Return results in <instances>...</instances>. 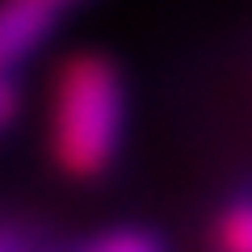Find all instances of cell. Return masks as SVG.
<instances>
[{
  "label": "cell",
  "mask_w": 252,
  "mask_h": 252,
  "mask_svg": "<svg viewBox=\"0 0 252 252\" xmlns=\"http://www.w3.org/2000/svg\"><path fill=\"white\" fill-rule=\"evenodd\" d=\"M126 89L122 63L101 46H76L55 63L46 89V152L63 181L97 185L118 164L126 143Z\"/></svg>",
  "instance_id": "obj_1"
},
{
  "label": "cell",
  "mask_w": 252,
  "mask_h": 252,
  "mask_svg": "<svg viewBox=\"0 0 252 252\" xmlns=\"http://www.w3.org/2000/svg\"><path fill=\"white\" fill-rule=\"evenodd\" d=\"M63 9L55 0H0V76H17L51 34L59 30Z\"/></svg>",
  "instance_id": "obj_2"
},
{
  "label": "cell",
  "mask_w": 252,
  "mask_h": 252,
  "mask_svg": "<svg viewBox=\"0 0 252 252\" xmlns=\"http://www.w3.org/2000/svg\"><path fill=\"white\" fill-rule=\"evenodd\" d=\"M206 252H252V177L223 189L206 223Z\"/></svg>",
  "instance_id": "obj_3"
},
{
  "label": "cell",
  "mask_w": 252,
  "mask_h": 252,
  "mask_svg": "<svg viewBox=\"0 0 252 252\" xmlns=\"http://www.w3.org/2000/svg\"><path fill=\"white\" fill-rule=\"evenodd\" d=\"M72 252H168V244L147 223H109L101 231L84 235Z\"/></svg>",
  "instance_id": "obj_4"
},
{
  "label": "cell",
  "mask_w": 252,
  "mask_h": 252,
  "mask_svg": "<svg viewBox=\"0 0 252 252\" xmlns=\"http://www.w3.org/2000/svg\"><path fill=\"white\" fill-rule=\"evenodd\" d=\"M21 109H26V93H21L17 76H0V135H9L17 126Z\"/></svg>",
  "instance_id": "obj_5"
},
{
  "label": "cell",
  "mask_w": 252,
  "mask_h": 252,
  "mask_svg": "<svg viewBox=\"0 0 252 252\" xmlns=\"http://www.w3.org/2000/svg\"><path fill=\"white\" fill-rule=\"evenodd\" d=\"M0 252H34V244L13 227H0Z\"/></svg>",
  "instance_id": "obj_6"
},
{
  "label": "cell",
  "mask_w": 252,
  "mask_h": 252,
  "mask_svg": "<svg viewBox=\"0 0 252 252\" xmlns=\"http://www.w3.org/2000/svg\"><path fill=\"white\" fill-rule=\"evenodd\" d=\"M55 4H59V9H72V4H76V0H55Z\"/></svg>",
  "instance_id": "obj_7"
}]
</instances>
